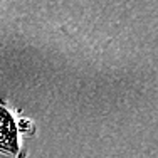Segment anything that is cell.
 <instances>
[{"label":"cell","mask_w":158,"mask_h":158,"mask_svg":"<svg viewBox=\"0 0 158 158\" xmlns=\"http://www.w3.org/2000/svg\"><path fill=\"white\" fill-rule=\"evenodd\" d=\"M19 153L17 126L14 118L5 108L0 104V155L15 156Z\"/></svg>","instance_id":"6da1fadb"}]
</instances>
